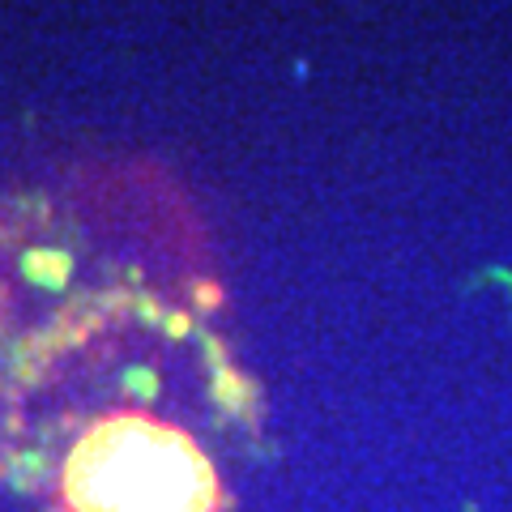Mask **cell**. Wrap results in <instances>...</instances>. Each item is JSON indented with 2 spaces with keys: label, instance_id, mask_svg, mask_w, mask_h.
I'll list each match as a JSON object with an SVG mask.
<instances>
[{
  "label": "cell",
  "instance_id": "obj_1",
  "mask_svg": "<svg viewBox=\"0 0 512 512\" xmlns=\"http://www.w3.org/2000/svg\"><path fill=\"white\" fill-rule=\"evenodd\" d=\"M64 512H210L214 474L197 444L133 410H107L56 461Z\"/></svg>",
  "mask_w": 512,
  "mask_h": 512
}]
</instances>
